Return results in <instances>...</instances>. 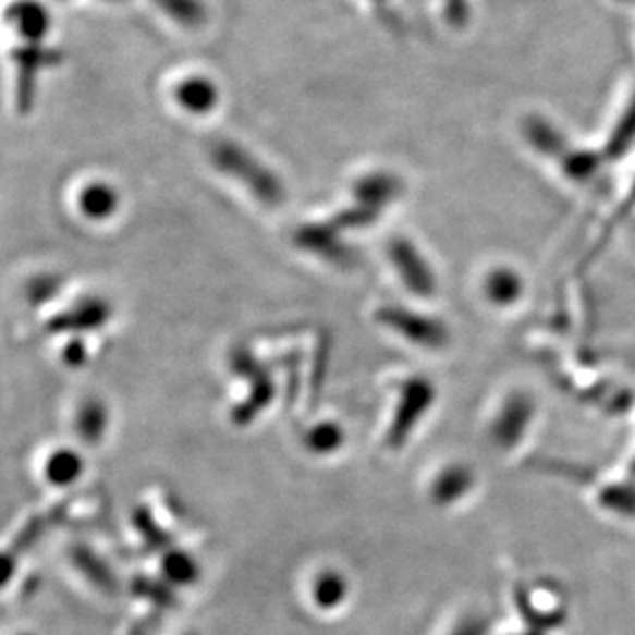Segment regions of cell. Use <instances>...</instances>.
Listing matches in <instances>:
<instances>
[{
    "label": "cell",
    "mask_w": 635,
    "mask_h": 635,
    "mask_svg": "<svg viewBox=\"0 0 635 635\" xmlns=\"http://www.w3.org/2000/svg\"><path fill=\"white\" fill-rule=\"evenodd\" d=\"M132 593L136 597H141V599L157 605V607H163V609H171V607L178 605V597L171 590V584H163V582L155 581V578L138 576L136 581L132 582Z\"/></svg>",
    "instance_id": "cell-25"
},
{
    "label": "cell",
    "mask_w": 635,
    "mask_h": 635,
    "mask_svg": "<svg viewBox=\"0 0 635 635\" xmlns=\"http://www.w3.org/2000/svg\"><path fill=\"white\" fill-rule=\"evenodd\" d=\"M71 562L74 567L91 582L95 588L108 593V595H115L118 593V581L111 572L108 562H103L91 547L87 545H74L71 547Z\"/></svg>",
    "instance_id": "cell-14"
},
{
    "label": "cell",
    "mask_w": 635,
    "mask_h": 635,
    "mask_svg": "<svg viewBox=\"0 0 635 635\" xmlns=\"http://www.w3.org/2000/svg\"><path fill=\"white\" fill-rule=\"evenodd\" d=\"M134 527L141 533V537L145 539V544L152 549V551H167L171 549V535L164 530L152 516V512L146 506H138L132 514Z\"/></svg>",
    "instance_id": "cell-24"
},
{
    "label": "cell",
    "mask_w": 635,
    "mask_h": 635,
    "mask_svg": "<svg viewBox=\"0 0 635 635\" xmlns=\"http://www.w3.org/2000/svg\"><path fill=\"white\" fill-rule=\"evenodd\" d=\"M484 296L496 307H512L525 294V280L510 266L490 268L481 282Z\"/></svg>",
    "instance_id": "cell-12"
},
{
    "label": "cell",
    "mask_w": 635,
    "mask_h": 635,
    "mask_svg": "<svg viewBox=\"0 0 635 635\" xmlns=\"http://www.w3.org/2000/svg\"><path fill=\"white\" fill-rule=\"evenodd\" d=\"M11 58L17 73L15 103L21 113H27L36 103L37 76L41 71L58 66L64 60V54L52 46L48 48L44 44H23L13 50Z\"/></svg>",
    "instance_id": "cell-7"
},
{
    "label": "cell",
    "mask_w": 635,
    "mask_h": 635,
    "mask_svg": "<svg viewBox=\"0 0 635 635\" xmlns=\"http://www.w3.org/2000/svg\"><path fill=\"white\" fill-rule=\"evenodd\" d=\"M635 145V91L630 95L625 108L621 109L615 124L611 127V134L605 143V157L611 161H618L623 155H627Z\"/></svg>",
    "instance_id": "cell-17"
},
{
    "label": "cell",
    "mask_w": 635,
    "mask_h": 635,
    "mask_svg": "<svg viewBox=\"0 0 635 635\" xmlns=\"http://www.w3.org/2000/svg\"><path fill=\"white\" fill-rule=\"evenodd\" d=\"M344 428L338 422H319L305 435V449L317 456L338 453L344 447Z\"/></svg>",
    "instance_id": "cell-21"
},
{
    "label": "cell",
    "mask_w": 635,
    "mask_h": 635,
    "mask_svg": "<svg viewBox=\"0 0 635 635\" xmlns=\"http://www.w3.org/2000/svg\"><path fill=\"white\" fill-rule=\"evenodd\" d=\"M472 484V475L465 467H449L436 477L432 496L438 504H449L461 498Z\"/></svg>",
    "instance_id": "cell-22"
},
{
    "label": "cell",
    "mask_w": 635,
    "mask_h": 635,
    "mask_svg": "<svg viewBox=\"0 0 635 635\" xmlns=\"http://www.w3.org/2000/svg\"><path fill=\"white\" fill-rule=\"evenodd\" d=\"M85 472V461L74 449H56L54 453L46 459L44 477L54 488H69Z\"/></svg>",
    "instance_id": "cell-16"
},
{
    "label": "cell",
    "mask_w": 635,
    "mask_h": 635,
    "mask_svg": "<svg viewBox=\"0 0 635 635\" xmlns=\"http://www.w3.org/2000/svg\"><path fill=\"white\" fill-rule=\"evenodd\" d=\"M185 635H196V634H185Z\"/></svg>",
    "instance_id": "cell-29"
},
{
    "label": "cell",
    "mask_w": 635,
    "mask_h": 635,
    "mask_svg": "<svg viewBox=\"0 0 635 635\" xmlns=\"http://www.w3.org/2000/svg\"><path fill=\"white\" fill-rule=\"evenodd\" d=\"M435 401V387L426 379H407L400 387V401L395 407V414L391 419V426L387 430V447L393 451H400L407 442L410 435L414 432L416 424L428 412V407Z\"/></svg>",
    "instance_id": "cell-5"
},
{
    "label": "cell",
    "mask_w": 635,
    "mask_h": 635,
    "mask_svg": "<svg viewBox=\"0 0 635 635\" xmlns=\"http://www.w3.org/2000/svg\"><path fill=\"white\" fill-rule=\"evenodd\" d=\"M161 574L171 586H190L200 578V565L183 549H167L161 558Z\"/></svg>",
    "instance_id": "cell-18"
},
{
    "label": "cell",
    "mask_w": 635,
    "mask_h": 635,
    "mask_svg": "<svg viewBox=\"0 0 635 635\" xmlns=\"http://www.w3.org/2000/svg\"><path fill=\"white\" fill-rule=\"evenodd\" d=\"M7 19L25 44H44L52 29L48 9L37 0H15L7 11Z\"/></svg>",
    "instance_id": "cell-10"
},
{
    "label": "cell",
    "mask_w": 635,
    "mask_h": 635,
    "mask_svg": "<svg viewBox=\"0 0 635 635\" xmlns=\"http://www.w3.org/2000/svg\"><path fill=\"white\" fill-rule=\"evenodd\" d=\"M173 99L190 115H208L218 108L220 91L210 76L190 74L175 85Z\"/></svg>",
    "instance_id": "cell-11"
},
{
    "label": "cell",
    "mask_w": 635,
    "mask_h": 635,
    "mask_svg": "<svg viewBox=\"0 0 635 635\" xmlns=\"http://www.w3.org/2000/svg\"><path fill=\"white\" fill-rule=\"evenodd\" d=\"M375 319L384 329L426 350H440L449 342V329L444 323L403 305H382L375 310Z\"/></svg>",
    "instance_id": "cell-3"
},
{
    "label": "cell",
    "mask_w": 635,
    "mask_h": 635,
    "mask_svg": "<svg viewBox=\"0 0 635 635\" xmlns=\"http://www.w3.org/2000/svg\"><path fill=\"white\" fill-rule=\"evenodd\" d=\"M76 206L83 217L89 218L93 222H106L118 215L120 194L111 183H87L76 196Z\"/></svg>",
    "instance_id": "cell-13"
},
{
    "label": "cell",
    "mask_w": 635,
    "mask_h": 635,
    "mask_svg": "<svg viewBox=\"0 0 635 635\" xmlns=\"http://www.w3.org/2000/svg\"><path fill=\"white\" fill-rule=\"evenodd\" d=\"M150 2L185 29H200L208 21V9L202 0H150Z\"/></svg>",
    "instance_id": "cell-20"
},
{
    "label": "cell",
    "mask_w": 635,
    "mask_h": 635,
    "mask_svg": "<svg viewBox=\"0 0 635 635\" xmlns=\"http://www.w3.org/2000/svg\"><path fill=\"white\" fill-rule=\"evenodd\" d=\"M373 2H375V4H377V7H382V4H384V2H387V0H373Z\"/></svg>",
    "instance_id": "cell-28"
},
{
    "label": "cell",
    "mask_w": 635,
    "mask_h": 635,
    "mask_svg": "<svg viewBox=\"0 0 635 635\" xmlns=\"http://www.w3.org/2000/svg\"><path fill=\"white\" fill-rule=\"evenodd\" d=\"M403 192H405V185L401 182V178L389 171H370L363 178H358L352 185L354 202H361L364 206H370L381 212L400 200Z\"/></svg>",
    "instance_id": "cell-9"
},
{
    "label": "cell",
    "mask_w": 635,
    "mask_h": 635,
    "mask_svg": "<svg viewBox=\"0 0 635 635\" xmlns=\"http://www.w3.org/2000/svg\"><path fill=\"white\" fill-rule=\"evenodd\" d=\"M210 163L239 185L249 190L255 200L268 208H276L286 200L282 180L264 161H259L249 148L235 141L222 138L210 145Z\"/></svg>",
    "instance_id": "cell-1"
},
{
    "label": "cell",
    "mask_w": 635,
    "mask_h": 635,
    "mask_svg": "<svg viewBox=\"0 0 635 635\" xmlns=\"http://www.w3.org/2000/svg\"><path fill=\"white\" fill-rule=\"evenodd\" d=\"M109 319H111V305L108 301L101 296H87V298L76 301L73 307L54 315L46 323V331L52 335H62V333L81 335V333H89L108 326Z\"/></svg>",
    "instance_id": "cell-8"
},
{
    "label": "cell",
    "mask_w": 635,
    "mask_h": 635,
    "mask_svg": "<svg viewBox=\"0 0 635 635\" xmlns=\"http://www.w3.org/2000/svg\"><path fill=\"white\" fill-rule=\"evenodd\" d=\"M62 361L71 368H78L87 363V345L78 335H73L69 344L62 347Z\"/></svg>",
    "instance_id": "cell-26"
},
{
    "label": "cell",
    "mask_w": 635,
    "mask_h": 635,
    "mask_svg": "<svg viewBox=\"0 0 635 635\" xmlns=\"http://www.w3.org/2000/svg\"><path fill=\"white\" fill-rule=\"evenodd\" d=\"M109 412L108 405L97 398L83 401L74 416V430L83 442L89 447H97L108 432Z\"/></svg>",
    "instance_id": "cell-15"
},
{
    "label": "cell",
    "mask_w": 635,
    "mask_h": 635,
    "mask_svg": "<svg viewBox=\"0 0 635 635\" xmlns=\"http://www.w3.org/2000/svg\"><path fill=\"white\" fill-rule=\"evenodd\" d=\"M310 595L321 611H333L347 599V581L338 570H323L313 582Z\"/></svg>",
    "instance_id": "cell-19"
},
{
    "label": "cell",
    "mask_w": 635,
    "mask_h": 635,
    "mask_svg": "<svg viewBox=\"0 0 635 635\" xmlns=\"http://www.w3.org/2000/svg\"><path fill=\"white\" fill-rule=\"evenodd\" d=\"M292 239L298 249L315 255L335 268L352 270L358 266V254L345 243L342 231L329 220L301 224Z\"/></svg>",
    "instance_id": "cell-6"
},
{
    "label": "cell",
    "mask_w": 635,
    "mask_h": 635,
    "mask_svg": "<svg viewBox=\"0 0 635 635\" xmlns=\"http://www.w3.org/2000/svg\"><path fill=\"white\" fill-rule=\"evenodd\" d=\"M381 210H375L370 206H364L361 202H352L350 206H345L342 210H338L333 217L329 218V222L333 227H338L342 233L344 231H356V229H368L373 227L377 220H381Z\"/></svg>",
    "instance_id": "cell-23"
},
{
    "label": "cell",
    "mask_w": 635,
    "mask_h": 635,
    "mask_svg": "<svg viewBox=\"0 0 635 635\" xmlns=\"http://www.w3.org/2000/svg\"><path fill=\"white\" fill-rule=\"evenodd\" d=\"M453 635H479V625L475 621H467Z\"/></svg>",
    "instance_id": "cell-27"
},
{
    "label": "cell",
    "mask_w": 635,
    "mask_h": 635,
    "mask_svg": "<svg viewBox=\"0 0 635 635\" xmlns=\"http://www.w3.org/2000/svg\"><path fill=\"white\" fill-rule=\"evenodd\" d=\"M387 255L407 291L418 298L435 296L438 292L435 268L428 264L414 241L405 236H393L387 245Z\"/></svg>",
    "instance_id": "cell-4"
},
{
    "label": "cell",
    "mask_w": 635,
    "mask_h": 635,
    "mask_svg": "<svg viewBox=\"0 0 635 635\" xmlns=\"http://www.w3.org/2000/svg\"><path fill=\"white\" fill-rule=\"evenodd\" d=\"M229 366L236 377L249 382V398L235 405L231 419L236 426L252 424L270 403L276 395L272 373L266 364L261 363L249 347L236 345L229 356Z\"/></svg>",
    "instance_id": "cell-2"
}]
</instances>
